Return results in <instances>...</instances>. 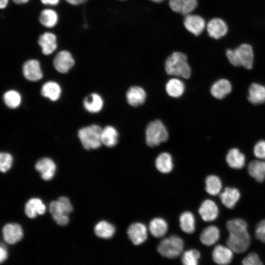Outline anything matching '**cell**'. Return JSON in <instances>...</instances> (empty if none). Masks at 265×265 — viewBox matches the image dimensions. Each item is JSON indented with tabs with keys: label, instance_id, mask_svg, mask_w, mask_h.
<instances>
[{
	"label": "cell",
	"instance_id": "f907efd6",
	"mask_svg": "<svg viewBox=\"0 0 265 265\" xmlns=\"http://www.w3.org/2000/svg\"><path fill=\"white\" fill-rule=\"evenodd\" d=\"M14 3L21 4L27 2L29 0H12Z\"/></svg>",
	"mask_w": 265,
	"mask_h": 265
},
{
	"label": "cell",
	"instance_id": "4dcf8cb0",
	"mask_svg": "<svg viewBox=\"0 0 265 265\" xmlns=\"http://www.w3.org/2000/svg\"><path fill=\"white\" fill-rule=\"evenodd\" d=\"M155 164L159 171L163 173L170 172L173 167L171 155L166 152L159 154L156 159Z\"/></svg>",
	"mask_w": 265,
	"mask_h": 265
},
{
	"label": "cell",
	"instance_id": "ba28073f",
	"mask_svg": "<svg viewBox=\"0 0 265 265\" xmlns=\"http://www.w3.org/2000/svg\"><path fill=\"white\" fill-rule=\"evenodd\" d=\"M206 28L209 37L214 40L224 37L227 34L229 30L226 22L219 17H214L210 20Z\"/></svg>",
	"mask_w": 265,
	"mask_h": 265
},
{
	"label": "cell",
	"instance_id": "603a6c76",
	"mask_svg": "<svg viewBox=\"0 0 265 265\" xmlns=\"http://www.w3.org/2000/svg\"><path fill=\"white\" fill-rule=\"evenodd\" d=\"M46 207L41 200L33 198L30 199L26 204L25 212L27 216L30 218H34L37 215L45 213Z\"/></svg>",
	"mask_w": 265,
	"mask_h": 265
},
{
	"label": "cell",
	"instance_id": "b9f144b4",
	"mask_svg": "<svg viewBox=\"0 0 265 265\" xmlns=\"http://www.w3.org/2000/svg\"><path fill=\"white\" fill-rule=\"evenodd\" d=\"M253 153L258 159L265 160V140H261L256 143Z\"/></svg>",
	"mask_w": 265,
	"mask_h": 265
},
{
	"label": "cell",
	"instance_id": "bcb514c9",
	"mask_svg": "<svg viewBox=\"0 0 265 265\" xmlns=\"http://www.w3.org/2000/svg\"><path fill=\"white\" fill-rule=\"evenodd\" d=\"M7 256L8 254L6 249L4 246L1 245L0 248V262L1 264L6 260Z\"/></svg>",
	"mask_w": 265,
	"mask_h": 265
},
{
	"label": "cell",
	"instance_id": "9a60e30c",
	"mask_svg": "<svg viewBox=\"0 0 265 265\" xmlns=\"http://www.w3.org/2000/svg\"><path fill=\"white\" fill-rule=\"evenodd\" d=\"M225 160L228 167L233 170L242 169L246 163V157L238 149L233 148L226 155Z\"/></svg>",
	"mask_w": 265,
	"mask_h": 265
},
{
	"label": "cell",
	"instance_id": "ab89813d",
	"mask_svg": "<svg viewBox=\"0 0 265 265\" xmlns=\"http://www.w3.org/2000/svg\"><path fill=\"white\" fill-rule=\"evenodd\" d=\"M13 162L12 156L5 152L0 154V170L2 173H5L11 167Z\"/></svg>",
	"mask_w": 265,
	"mask_h": 265
},
{
	"label": "cell",
	"instance_id": "83f0119b",
	"mask_svg": "<svg viewBox=\"0 0 265 265\" xmlns=\"http://www.w3.org/2000/svg\"><path fill=\"white\" fill-rule=\"evenodd\" d=\"M61 93L59 85L56 82L50 81L43 84L41 93L43 96L49 98L53 101H57Z\"/></svg>",
	"mask_w": 265,
	"mask_h": 265
},
{
	"label": "cell",
	"instance_id": "7bdbcfd3",
	"mask_svg": "<svg viewBox=\"0 0 265 265\" xmlns=\"http://www.w3.org/2000/svg\"><path fill=\"white\" fill-rule=\"evenodd\" d=\"M225 55L229 62L232 65L235 67L240 66V64L234 49H227L225 51Z\"/></svg>",
	"mask_w": 265,
	"mask_h": 265
},
{
	"label": "cell",
	"instance_id": "7dc6e473",
	"mask_svg": "<svg viewBox=\"0 0 265 265\" xmlns=\"http://www.w3.org/2000/svg\"><path fill=\"white\" fill-rule=\"evenodd\" d=\"M41 1L44 4L56 5L58 3L59 0H41Z\"/></svg>",
	"mask_w": 265,
	"mask_h": 265
},
{
	"label": "cell",
	"instance_id": "f6af8a7d",
	"mask_svg": "<svg viewBox=\"0 0 265 265\" xmlns=\"http://www.w3.org/2000/svg\"><path fill=\"white\" fill-rule=\"evenodd\" d=\"M57 200L68 214L73 211V206L68 198L64 196H61Z\"/></svg>",
	"mask_w": 265,
	"mask_h": 265
},
{
	"label": "cell",
	"instance_id": "484cf974",
	"mask_svg": "<svg viewBox=\"0 0 265 265\" xmlns=\"http://www.w3.org/2000/svg\"><path fill=\"white\" fill-rule=\"evenodd\" d=\"M38 44L41 47L43 54H50L57 48L56 36L51 32H45L39 37Z\"/></svg>",
	"mask_w": 265,
	"mask_h": 265
},
{
	"label": "cell",
	"instance_id": "7a4b0ae2",
	"mask_svg": "<svg viewBox=\"0 0 265 265\" xmlns=\"http://www.w3.org/2000/svg\"><path fill=\"white\" fill-rule=\"evenodd\" d=\"M165 70L169 75L185 79H188L191 73L186 55L180 52H173L166 58Z\"/></svg>",
	"mask_w": 265,
	"mask_h": 265
},
{
	"label": "cell",
	"instance_id": "8992f818",
	"mask_svg": "<svg viewBox=\"0 0 265 265\" xmlns=\"http://www.w3.org/2000/svg\"><path fill=\"white\" fill-rule=\"evenodd\" d=\"M241 194L237 187L225 186L219 194L218 198L223 207L228 210H232L237 206L240 199Z\"/></svg>",
	"mask_w": 265,
	"mask_h": 265
},
{
	"label": "cell",
	"instance_id": "816d5d0a",
	"mask_svg": "<svg viewBox=\"0 0 265 265\" xmlns=\"http://www.w3.org/2000/svg\"><path fill=\"white\" fill-rule=\"evenodd\" d=\"M151 1L156 2V3H160L165 0H150Z\"/></svg>",
	"mask_w": 265,
	"mask_h": 265
},
{
	"label": "cell",
	"instance_id": "8fae6325",
	"mask_svg": "<svg viewBox=\"0 0 265 265\" xmlns=\"http://www.w3.org/2000/svg\"><path fill=\"white\" fill-rule=\"evenodd\" d=\"M183 23L185 28L195 36L203 33L207 25L202 17L192 14L185 16Z\"/></svg>",
	"mask_w": 265,
	"mask_h": 265
},
{
	"label": "cell",
	"instance_id": "e0dca14e",
	"mask_svg": "<svg viewBox=\"0 0 265 265\" xmlns=\"http://www.w3.org/2000/svg\"><path fill=\"white\" fill-rule=\"evenodd\" d=\"M246 171L258 183L262 184L265 182V160L260 159L251 160L247 165Z\"/></svg>",
	"mask_w": 265,
	"mask_h": 265
},
{
	"label": "cell",
	"instance_id": "f35d334b",
	"mask_svg": "<svg viewBox=\"0 0 265 265\" xmlns=\"http://www.w3.org/2000/svg\"><path fill=\"white\" fill-rule=\"evenodd\" d=\"M254 239L265 244V218L260 220L256 224Z\"/></svg>",
	"mask_w": 265,
	"mask_h": 265
},
{
	"label": "cell",
	"instance_id": "2e32d148",
	"mask_svg": "<svg viewBox=\"0 0 265 265\" xmlns=\"http://www.w3.org/2000/svg\"><path fill=\"white\" fill-rule=\"evenodd\" d=\"M23 73L26 79L30 81H38L43 77L40 63L35 59L28 60L25 62Z\"/></svg>",
	"mask_w": 265,
	"mask_h": 265
},
{
	"label": "cell",
	"instance_id": "e575fe53",
	"mask_svg": "<svg viewBox=\"0 0 265 265\" xmlns=\"http://www.w3.org/2000/svg\"><path fill=\"white\" fill-rule=\"evenodd\" d=\"M40 23L47 27L54 26L58 21V16L56 12L52 9H44L39 16Z\"/></svg>",
	"mask_w": 265,
	"mask_h": 265
},
{
	"label": "cell",
	"instance_id": "1f68e13d",
	"mask_svg": "<svg viewBox=\"0 0 265 265\" xmlns=\"http://www.w3.org/2000/svg\"><path fill=\"white\" fill-rule=\"evenodd\" d=\"M94 232L97 237L107 239L113 237L115 228L110 223L106 221H101L95 226Z\"/></svg>",
	"mask_w": 265,
	"mask_h": 265
},
{
	"label": "cell",
	"instance_id": "ee69618b",
	"mask_svg": "<svg viewBox=\"0 0 265 265\" xmlns=\"http://www.w3.org/2000/svg\"><path fill=\"white\" fill-rule=\"evenodd\" d=\"M186 0H169L170 8L174 12L180 13L182 8Z\"/></svg>",
	"mask_w": 265,
	"mask_h": 265
},
{
	"label": "cell",
	"instance_id": "f546056e",
	"mask_svg": "<svg viewBox=\"0 0 265 265\" xmlns=\"http://www.w3.org/2000/svg\"><path fill=\"white\" fill-rule=\"evenodd\" d=\"M185 89L184 82L179 79L173 78L169 80L166 84L165 90L168 95L173 98L181 96Z\"/></svg>",
	"mask_w": 265,
	"mask_h": 265
},
{
	"label": "cell",
	"instance_id": "7402d4cb",
	"mask_svg": "<svg viewBox=\"0 0 265 265\" xmlns=\"http://www.w3.org/2000/svg\"><path fill=\"white\" fill-rule=\"evenodd\" d=\"M146 98L145 90L138 86L131 87L126 93L128 103L132 106H138L144 103Z\"/></svg>",
	"mask_w": 265,
	"mask_h": 265
},
{
	"label": "cell",
	"instance_id": "3957f363",
	"mask_svg": "<svg viewBox=\"0 0 265 265\" xmlns=\"http://www.w3.org/2000/svg\"><path fill=\"white\" fill-rule=\"evenodd\" d=\"M146 142L148 146L154 147L166 142L168 139V131L159 120L150 122L145 132Z\"/></svg>",
	"mask_w": 265,
	"mask_h": 265
},
{
	"label": "cell",
	"instance_id": "cb8c5ba5",
	"mask_svg": "<svg viewBox=\"0 0 265 265\" xmlns=\"http://www.w3.org/2000/svg\"><path fill=\"white\" fill-rule=\"evenodd\" d=\"M248 101L253 105L265 103V86L258 83H252L248 89Z\"/></svg>",
	"mask_w": 265,
	"mask_h": 265
},
{
	"label": "cell",
	"instance_id": "c3c4849f",
	"mask_svg": "<svg viewBox=\"0 0 265 265\" xmlns=\"http://www.w3.org/2000/svg\"><path fill=\"white\" fill-rule=\"evenodd\" d=\"M67 2L72 5H78L82 4L86 0H65Z\"/></svg>",
	"mask_w": 265,
	"mask_h": 265
},
{
	"label": "cell",
	"instance_id": "30bf717a",
	"mask_svg": "<svg viewBox=\"0 0 265 265\" xmlns=\"http://www.w3.org/2000/svg\"><path fill=\"white\" fill-rule=\"evenodd\" d=\"M198 213L203 221L212 222L218 218L220 209L216 202L207 199L201 203L198 209Z\"/></svg>",
	"mask_w": 265,
	"mask_h": 265
},
{
	"label": "cell",
	"instance_id": "60d3db41",
	"mask_svg": "<svg viewBox=\"0 0 265 265\" xmlns=\"http://www.w3.org/2000/svg\"><path fill=\"white\" fill-rule=\"evenodd\" d=\"M198 5L197 0H186L183 5L181 13L182 15L186 16L192 14Z\"/></svg>",
	"mask_w": 265,
	"mask_h": 265
},
{
	"label": "cell",
	"instance_id": "5bb4252c",
	"mask_svg": "<svg viewBox=\"0 0 265 265\" xmlns=\"http://www.w3.org/2000/svg\"><path fill=\"white\" fill-rule=\"evenodd\" d=\"M221 238L220 229L216 225H210L205 228L200 235L201 243L207 246L216 244Z\"/></svg>",
	"mask_w": 265,
	"mask_h": 265
},
{
	"label": "cell",
	"instance_id": "f1b7e54d",
	"mask_svg": "<svg viewBox=\"0 0 265 265\" xmlns=\"http://www.w3.org/2000/svg\"><path fill=\"white\" fill-rule=\"evenodd\" d=\"M118 137L117 130L112 126H107L102 130V142L106 147H112L115 146L118 143Z\"/></svg>",
	"mask_w": 265,
	"mask_h": 265
},
{
	"label": "cell",
	"instance_id": "836d02e7",
	"mask_svg": "<svg viewBox=\"0 0 265 265\" xmlns=\"http://www.w3.org/2000/svg\"><path fill=\"white\" fill-rule=\"evenodd\" d=\"M180 223L181 229L185 233L191 234L195 231V217L189 212H184L180 215Z\"/></svg>",
	"mask_w": 265,
	"mask_h": 265
},
{
	"label": "cell",
	"instance_id": "4316f807",
	"mask_svg": "<svg viewBox=\"0 0 265 265\" xmlns=\"http://www.w3.org/2000/svg\"><path fill=\"white\" fill-rule=\"evenodd\" d=\"M102 98L97 93H92L86 97L83 101L84 108L89 112L97 113L100 111L103 106Z\"/></svg>",
	"mask_w": 265,
	"mask_h": 265
},
{
	"label": "cell",
	"instance_id": "d6a6232c",
	"mask_svg": "<svg viewBox=\"0 0 265 265\" xmlns=\"http://www.w3.org/2000/svg\"><path fill=\"white\" fill-rule=\"evenodd\" d=\"M167 229L168 226L166 222L160 218L153 219L149 224L150 233L157 238L163 236L166 234Z\"/></svg>",
	"mask_w": 265,
	"mask_h": 265
},
{
	"label": "cell",
	"instance_id": "277c9868",
	"mask_svg": "<svg viewBox=\"0 0 265 265\" xmlns=\"http://www.w3.org/2000/svg\"><path fill=\"white\" fill-rule=\"evenodd\" d=\"M102 130L97 125H92L79 130L78 137L85 149H95L101 146Z\"/></svg>",
	"mask_w": 265,
	"mask_h": 265
},
{
	"label": "cell",
	"instance_id": "d4e9b609",
	"mask_svg": "<svg viewBox=\"0 0 265 265\" xmlns=\"http://www.w3.org/2000/svg\"><path fill=\"white\" fill-rule=\"evenodd\" d=\"M232 90L230 82L227 79H221L216 81L211 88L212 95L217 99H222Z\"/></svg>",
	"mask_w": 265,
	"mask_h": 265
},
{
	"label": "cell",
	"instance_id": "f5cc1de1",
	"mask_svg": "<svg viewBox=\"0 0 265 265\" xmlns=\"http://www.w3.org/2000/svg\"></svg>",
	"mask_w": 265,
	"mask_h": 265
},
{
	"label": "cell",
	"instance_id": "7c38bea8",
	"mask_svg": "<svg viewBox=\"0 0 265 265\" xmlns=\"http://www.w3.org/2000/svg\"><path fill=\"white\" fill-rule=\"evenodd\" d=\"M75 60L71 54L67 51L58 53L54 58L53 64L59 73H66L74 66Z\"/></svg>",
	"mask_w": 265,
	"mask_h": 265
},
{
	"label": "cell",
	"instance_id": "6da1fadb",
	"mask_svg": "<svg viewBox=\"0 0 265 265\" xmlns=\"http://www.w3.org/2000/svg\"><path fill=\"white\" fill-rule=\"evenodd\" d=\"M228 235L225 244L236 255H243L248 251L252 237L247 221L240 217L229 219L226 223Z\"/></svg>",
	"mask_w": 265,
	"mask_h": 265
},
{
	"label": "cell",
	"instance_id": "74e56055",
	"mask_svg": "<svg viewBox=\"0 0 265 265\" xmlns=\"http://www.w3.org/2000/svg\"><path fill=\"white\" fill-rule=\"evenodd\" d=\"M243 265H263L264 263L260 255L255 251H250L244 256L241 260Z\"/></svg>",
	"mask_w": 265,
	"mask_h": 265
},
{
	"label": "cell",
	"instance_id": "ffe728a7",
	"mask_svg": "<svg viewBox=\"0 0 265 265\" xmlns=\"http://www.w3.org/2000/svg\"><path fill=\"white\" fill-rule=\"evenodd\" d=\"M223 186L221 178L216 174H210L205 178V191L211 196H217L223 189Z\"/></svg>",
	"mask_w": 265,
	"mask_h": 265
},
{
	"label": "cell",
	"instance_id": "52a82bcc",
	"mask_svg": "<svg viewBox=\"0 0 265 265\" xmlns=\"http://www.w3.org/2000/svg\"><path fill=\"white\" fill-rule=\"evenodd\" d=\"M240 66L246 69H251L254 60V52L252 46L247 43H243L234 48Z\"/></svg>",
	"mask_w": 265,
	"mask_h": 265
},
{
	"label": "cell",
	"instance_id": "8d00e7d4",
	"mask_svg": "<svg viewBox=\"0 0 265 265\" xmlns=\"http://www.w3.org/2000/svg\"><path fill=\"white\" fill-rule=\"evenodd\" d=\"M201 257L200 252L195 249L186 251L182 257V262L185 265H197Z\"/></svg>",
	"mask_w": 265,
	"mask_h": 265
},
{
	"label": "cell",
	"instance_id": "d6986e66",
	"mask_svg": "<svg viewBox=\"0 0 265 265\" xmlns=\"http://www.w3.org/2000/svg\"><path fill=\"white\" fill-rule=\"evenodd\" d=\"M127 233L130 239L135 245L141 244L147 237V228L141 223H135L130 225Z\"/></svg>",
	"mask_w": 265,
	"mask_h": 265
},
{
	"label": "cell",
	"instance_id": "681fc988",
	"mask_svg": "<svg viewBox=\"0 0 265 265\" xmlns=\"http://www.w3.org/2000/svg\"><path fill=\"white\" fill-rule=\"evenodd\" d=\"M8 2V0H0V7L3 9L6 7Z\"/></svg>",
	"mask_w": 265,
	"mask_h": 265
},
{
	"label": "cell",
	"instance_id": "d590c367",
	"mask_svg": "<svg viewBox=\"0 0 265 265\" xmlns=\"http://www.w3.org/2000/svg\"><path fill=\"white\" fill-rule=\"evenodd\" d=\"M3 100L6 105L11 108L18 107L21 102V96L16 91L11 90L3 95Z\"/></svg>",
	"mask_w": 265,
	"mask_h": 265
},
{
	"label": "cell",
	"instance_id": "4fadbf2b",
	"mask_svg": "<svg viewBox=\"0 0 265 265\" xmlns=\"http://www.w3.org/2000/svg\"><path fill=\"white\" fill-rule=\"evenodd\" d=\"M2 233L4 240L9 244H14L20 241L23 237V231L17 223H8L5 225Z\"/></svg>",
	"mask_w": 265,
	"mask_h": 265
},
{
	"label": "cell",
	"instance_id": "ac0fdd59",
	"mask_svg": "<svg viewBox=\"0 0 265 265\" xmlns=\"http://www.w3.org/2000/svg\"><path fill=\"white\" fill-rule=\"evenodd\" d=\"M35 169L40 173L41 178L49 181L54 177L56 165L51 159L44 158L39 159L35 164Z\"/></svg>",
	"mask_w": 265,
	"mask_h": 265
},
{
	"label": "cell",
	"instance_id": "9c48e42d",
	"mask_svg": "<svg viewBox=\"0 0 265 265\" xmlns=\"http://www.w3.org/2000/svg\"><path fill=\"white\" fill-rule=\"evenodd\" d=\"M234 252L226 244H216L212 252V259L213 263L218 265H227L232 263Z\"/></svg>",
	"mask_w": 265,
	"mask_h": 265
},
{
	"label": "cell",
	"instance_id": "5b68a950",
	"mask_svg": "<svg viewBox=\"0 0 265 265\" xmlns=\"http://www.w3.org/2000/svg\"><path fill=\"white\" fill-rule=\"evenodd\" d=\"M184 248L183 240L177 236H171L163 239L158 246L159 252L168 258H175L182 253Z\"/></svg>",
	"mask_w": 265,
	"mask_h": 265
},
{
	"label": "cell",
	"instance_id": "44dd1931",
	"mask_svg": "<svg viewBox=\"0 0 265 265\" xmlns=\"http://www.w3.org/2000/svg\"><path fill=\"white\" fill-rule=\"evenodd\" d=\"M49 211L53 219L58 225L65 226L69 222V214L58 200L51 202Z\"/></svg>",
	"mask_w": 265,
	"mask_h": 265
}]
</instances>
